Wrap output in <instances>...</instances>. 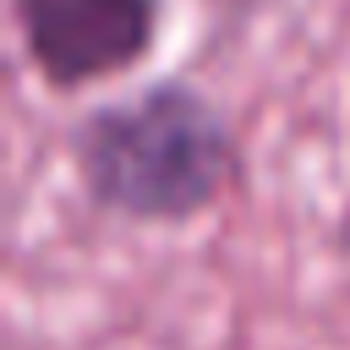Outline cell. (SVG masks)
Returning <instances> with one entry per match:
<instances>
[{
  "label": "cell",
  "mask_w": 350,
  "mask_h": 350,
  "mask_svg": "<svg viewBox=\"0 0 350 350\" xmlns=\"http://www.w3.org/2000/svg\"><path fill=\"white\" fill-rule=\"evenodd\" d=\"M16 22L49 82H88L148 49L153 0H16Z\"/></svg>",
  "instance_id": "7a4b0ae2"
},
{
  "label": "cell",
  "mask_w": 350,
  "mask_h": 350,
  "mask_svg": "<svg viewBox=\"0 0 350 350\" xmlns=\"http://www.w3.org/2000/svg\"><path fill=\"white\" fill-rule=\"evenodd\" d=\"M82 175L98 202L137 219H180L219 197L230 175V142L219 115L180 93L153 88L104 109L82 131Z\"/></svg>",
  "instance_id": "6da1fadb"
}]
</instances>
